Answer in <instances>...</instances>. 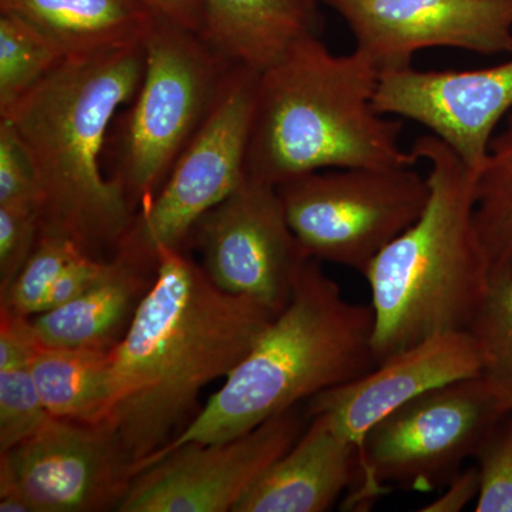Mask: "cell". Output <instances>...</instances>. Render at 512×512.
<instances>
[{
  "instance_id": "6da1fadb",
  "label": "cell",
  "mask_w": 512,
  "mask_h": 512,
  "mask_svg": "<svg viewBox=\"0 0 512 512\" xmlns=\"http://www.w3.org/2000/svg\"><path fill=\"white\" fill-rule=\"evenodd\" d=\"M279 312L231 295L185 248H158L156 279L111 350L109 427L137 468L183 433L198 397L227 379Z\"/></svg>"
},
{
  "instance_id": "7a4b0ae2",
  "label": "cell",
  "mask_w": 512,
  "mask_h": 512,
  "mask_svg": "<svg viewBox=\"0 0 512 512\" xmlns=\"http://www.w3.org/2000/svg\"><path fill=\"white\" fill-rule=\"evenodd\" d=\"M144 43L67 57L0 119L12 121L35 165L40 227L92 258H113L134 211L104 168L111 124L143 80Z\"/></svg>"
},
{
  "instance_id": "3957f363",
  "label": "cell",
  "mask_w": 512,
  "mask_h": 512,
  "mask_svg": "<svg viewBox=\"0 0 512 512\" xmlns=\"http://www.w3.org/2000/svg\"><path fill=\"white\" fill-rule=\"evenodd\" d=\"M379 69L359 50L338 56L320 36L299 40L259 73L247 177L285 183L330 168L413 167L402 120L377 111Z\"/></svg>"
},
{
  "instance_id": "277c9868",
  "label": "cell",
  "mask_w": 512,
  "mask_h": 512,
  "mask_svg": "<svg viewBox=\"0 0 512 512\" xmlns=\"http://www.w3.org/2000/svg\"><path fill=\"white\" fill-rule=\"evenodd\" d=\"M412 151L429 165L426 208L363 275L377 365L423 340L468 330L491 282L474 222L476 173L433 134L417 138Z\"/></svg>"
},
{
  "instance_id": "5b68a950",
  "label": "cell",
  "mask_w": 512,
  "mask_h": 512,
  "mask_svg": "<svg viewBox=\"0 0 512 512\" xmlns=\"http://www.w3.org/2000/svg\"><path fill=\"white\" fill-rule=\"evenodd\" d=\"M372 306L349 302L318 259L303 265L288 305L183 433L137 468L187 443L248 433L316 394L377 366ZM136 473V474H137Z\"/></svg>"
},
{
  "instance_id": "8992f818",
  "label": "cell",
  "mask_w": 512,
  "mask_h": 512,
  "mask_svg": "<svg viewBox=\"0 0 512 512\" xmlns=\"http://www.w3.org/2000/svg\"><path fill=\"white\" fill-rule=\"evenodd\" d=\"M143 80L107 138L111 181L134 214L161 190L210 116L234 63L200 33L158 16L144 40Z\"/></svg>"
},
{
  "instance_id": "52a82bcc",
  "label": "cell",
  "mask_w": 512,
  "mask_h": 512,
  "mask_svg": "<svg viewBox=\"0 0 512 512\" xmlns=\"http://www.w3.org/2000/svg\"><path fill=\"white\" fill-rule=\"evenodd\" d=\"M276 190L309 258L362 275L419 220L430 194L427 177L413 167L330 168L291 178Z\"/></svg>"
},
{
  "instance_id": "ba28073f",
  "label": "cell",
  "mask_w": 512,
  "mask_h": 512,
  "mask_svg": "<svg viewBox=\"0 0 512 512\" xmlns=\"http://www.w3.org/2000/svg\"><path fill=\"white\" fill-rule=\"evenodd\" d=\"M510 413L483 375L420 394L366 434L360 495L375 497L386 484L429 491L447 483Z\"/></svg>"
},
{
  "instance_id": "9c48e42d",
  "label": "cell",
  "mask_w": 512,
  "mask_h": 512,
  "mask_svg": "<svg viewBox=\"0 0 512 512\" xmlns=\"http://www.w3.org/2000/svg\"><path fill=\"white\" fill-rule=\"evenodd\" d=\"M258 70L235 64L210 116L161 190L134 215L117 252L157 264L158 248H185L197 222L247 178Z\"/></svg>"
},
{
  "instance_id": "30bf717a",
  "label": "cell",
  "mask_w": 512,
  "mask_h": 512,
  "mask_svg": "<svg viewBox=\"0 0 512 512\" xmlns=\"http://www.w3.org/2000/svg\"><path fill=\"white\" fill-rule=\"evenodd\" d=\"M133 477L109 427L50 417L0 453V511H116Z\"/></svg>"
},
{
  "instance_id": "8fae6325",
  "label": "cell",
  "mask_w": 512,
  "mask_h": 512,
  "mask_svg": "<svg viewBox=\"0 0 512 512\" xmlns=\"http://www.w3.org/2000/svg\"><path fill=\"white\" fill-rule=\"evenodd\" d=\"M305 429L296 406L234 439L183 444L141 468L116 511L232 512Z\"/></svg>"
},
{
  "instance_id": "7c38bea8",
  "label": "cell",
  "mask_w": 512,
  "mask_h": 512,
  "mask_svg": "<svg viewBox=\"0 0 512 512\" xmlns=\"http://www.w3.org/2000/svg\"><path fill=\"white\" fill-rule=\"evenodd\" d=\"M222 291L281 312L309 256L293 234L275 185L244 183L192 229L187 249Z\"/></svg>"
},
{
  "instance_id": "4fadbf2b",
  "label": "cell",
  "mask_w": 512,
  "mask_h": 512,
  "mask_svg": "<svg viewBox=\"0 0 512 512\" xmlns=\"http://www.w3.org/2000/svg\"><path fill=\"white\" fill-rule=\"evenodd\" d=\"M380 74L434 47L512 55V0H325Z\"/></svg>"
},
{
  "instance_id": "5bb4252c",
  "label": "cell",
  "mask_w": 512,
  "mask_h": 512,
  "mask_svg": "<svg viewBox=\"0 0 512 512\" xmlns=\"http://www.w3.org/2000/svg\"><path fill=\"white\" fill-rule=\"evenodd\" d=\"M473 70H419L380 74L377 111L412 120L446 143L477 173L491 140L512 110V55Z\"/></svg>"
},
{
  "instance_id": "9a60e30c",
  "label": "cell",
  "mask_w": 512,
  "mask_h": 512,
  "mask_svg": "<svg viewBox=\"0 0 512 512\" xmlns=\"http://www.w3.org/2000/svg\"><path fill=\"white\" fill-rule=\"evenodd\" d=\"M480 349L468 330L443 333L394 353L352 382L316 394L306 416H323L343 437L362 447L384 417L420 394L481 375Z\"/></svg>"
},
{
  "instance_id": "2e32d148",
  "label": "cell",
  "mask_w": 512,
  "mask_h": 512,
  "mask_svg": "<svg viewBox=\"0 0 512 512\" xmlns=\"http://www.w3.org/2000/svg\"><path fill=\"white\" fill-rule=\"evenodd\" d=\"M311 424L232 512H325L359 480L360 448L326 417Z\"/></svg>"
},
{
  "instance_id": "e0dca14e",
  "label": "cell",
  "mask_w": 512,
  "mask_h": 512,
  "mask_svg": "<svg viewBox=\"0 0 512 512\" xmlns=\"http://www.w3.org/2000/svg\"><path fill=\"white\" fill-rule=\"evenodd\" d=\"M157 265L116 252L106 278L66 305L30 318L39 345L111 352L126 336Z\"/></svg>"
},
{
  "instance_id": "ac0fdd59",
  "label": "cell",
  "mask_w": 512,
  "mask_h": 512,
  "mask_svg": "<svg viewBox=\"0 0 512 512\" xmlns=\"http://www.w3.org/2000/svg\"><path fill=\"white\" fill-rule=\"evenodd\" d=\"M200 35L225 59L262 72L299 40L320 36L316 0H200Z\"/></svg>"
},
{
  "instance_id": "d6986e66",
  "label": "cell",
  "mask_w": 512,
  "mask_h": 512,
  "mask_svg": "<svg viewBox=\"0 0 512 512\" xmlns=\"http://www.w3.org/2000/svg\"><path fill=\"white\" fill-rule=\"evenodd\" d=\"M0 12L42 30L67 57L143 45L158 18L143 0H0Z\"/></svg>"
},
{
  "instance_id": "ffe728a7",
  "label": "cell",
  "mask_w": 512,
  "mask_h": 512,
  "mask_svg": "<svg viewBox=\"0 0 512 512\" xmlns=\"http://www.w3.org/2000/svg\"><path fill=\"white\" fill-rule=\"evenodd\" d=\"M32 365L50 416L93 426L106 424L114 400L111 352L37 343Z\"/></svg>"
},
{
  "instance_id": "44dd1931",
  "label": "cell",
  "mask_w": 512,
  "mask_h": 512,
  "mask_svg": "<svg viewBox=\"0 0 512 512\" xmlns=\"http://www.w3.org/2000/svg\"><path fill=\"white\" fill-rule=\"evenodd\" d=\"M36 348L32 320L0 309V453L18 446L52 417L33 375Z\"/></svg>"
},
{
  "instance_id": "7402d4cb",
  "label": "cell",
  "mask_w": 512,
  "mask_h": 512,
  "mask_svg": "<svg viewBox=\"0 0 512 512\" xmlns=\"http://www.w3.org/2000/svg\"><path fill=\"white\" fill-rule=\"evenodd\" d=\"M474 222L491 279L512 281V110L476 173Z\"/></svg>"
},
{
  "instance_id": "603a6c76",
  "label": "cell",
  "mask_w": 512,
  "mask_h": 512,
  "mask_svg": "<svg viewBox=\"0 0 512 512\" xmlns=\"http://www.w3.org/2000/svg\"><path fill=\"white\" fill-rule=\"evenodd\" d=\"M67 60L55 40L25 19L0 12V116Z\"/></svg>"
},
{
  "instance_id": "cb8c5ba5",
  "label": "cell",
  "mask_w": 512,
  "mask_h": 512,
  "mask_svg": "<svg viewBox=\"0 0 512 512\" xmlns=\"http://www.w3.org/2000/svg\"><path fill=\"white\" fill-rule=\"evenodd\" d=\"M468 332L480 349L481 375L512 410V281L491 279Z\"/></svg>"
},
{
  "instance_id": "d4e9b609",
  "label": "cell",
  "mask_w": 512,
  "mask_h": 512,
  "mask_svg": "<svg viewBox=\"0 0 512 512\" xmlns=\"http://www.w3.org/2000/svg\"><path fill=\"white\" fill-rule=\"evenodd\" d=\"M86 255L72 239L40 232L39 242L29 261L12 285L0 293V309L33 318L43 311L50 289L74 259Z\"/></svg>"
},
{
  "instance_id": "484cf974",
  "label": "cell",
  "mask_w": 512,
  "mask_h": 512,
  "mask_svg": "<svg viewBox=\"0 0 512 512\" xmlns=\"http://www.w3.org/2000/svg\"><path fill=\"white\" fill-rule=\"evenodd\" d=\"M480 471L477 512H512V413L504 417L476 453Z\"/></svg>"
},
{
  "instance_id": "4316f807",
  "label": "cell",
  "mask_w": 512,
  "mask_h": 512,
  "mask_svg": "<svg viewBox=\"0 0 512 512\" xmlns=\"http://www.w3.org/2000/svg\"><path fill=\"white\" fill-rule=\"evenodd\" d=\"M40 208L37 202L0 205V293L6 291L39 242Z\"/></svg>"
},
{
  "instance_id": "83f0119b",
  "label": "cell",
  "mask_w": 512,
  "mask_h": 512,
  "mask_svg": "<svg viewBox=\"0 0 512 512\" xmlns=\"http://www.w3.org/2000/svg\"><path fill=\"white\" fill-rule=\"evenodd\" d=\"M35 165L12 121L0 119V205L37 202Z\"/></svg>"
},
{
  "instance_id": "f1b7e54d",
  "label": "cell",
  "mask_w": 512,
  "mask_h": 512,
  "mask_svg": "<svg viewBox=\"0 0 512 512\" xmlns=\"http://www.w3.org/2000/svg\"><path fill=\"white\" fill-rule=\"evenodd\" d=\"M111 258L106 261L92 258V256L80 255L72 264L64 269L63 274L57 279L53 288L47 295L43 312L52 311L67 302L79 298L83 293L90 291L100 284L109 274Z\"/></svg>"
},
{
  "instance_id": "f546056e",
  "label": "cell",
  "mask_w": 512,
  "mask_h": 512,
  "mask_svg": "<svg viewBox=\"0 0 512 512\" xmlns=\"http://www.w3.org/2000/svg\"><path fill=\"white\" fill-rule=\"evenodd\" d=\"M480 493V471L478 467L460 470L448 481L446 490L434 498L431 503L420 508L421 512H458L463 511L468 504L477 501Z\"/></svg>"
},
{
  "instance_id": "4dcf8cb0",
  "label": "cell",
  "mask_w": 512,
  "mask_h": 512,
  "mask_svg": "<svg viewBox=\"0 0 512 512\" xmlns=\"http://www.w3.org/2000/svg\"><path fill=\"white\" fill-rule=\"evenodd\" d=\"M160 18L178 23L192 32L201 33L204 19L200 0H143Z\"/></svg>"
}]
</instances>
